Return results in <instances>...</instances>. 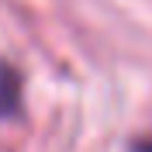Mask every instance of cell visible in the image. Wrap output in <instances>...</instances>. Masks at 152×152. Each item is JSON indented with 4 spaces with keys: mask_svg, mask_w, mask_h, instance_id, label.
<instances>
[{
    "mask_svg": "<svg viewBox=\"0 0 152 152\" xmlns=\"http://www.w3.org/2000/svg\"><path fill=\"white\" fill-rule=\"evenodd\" d=\"M132 152H152V132L145 135V138H138V142H135V149Z\"/></svg>",
    "mask_w": 152,
    "mask_h": 152,
    "instance_id": "2",
    "label": "cell"
},
{
    "mask_svg": "<svg viewBox=\"0 0 152 152\" xmlns=\"http://www.w3.org/2000/svg\"><path fill=\"white\" fill-rule=\"evenodd\" d=\"M24 111V76L14 62L0 59V121H18Z\"/></svg>",
    "mask_w": 152,
    "mask_h": 152,
    "instance_id": "1",
    "label": "cell"
}]
</instances>
